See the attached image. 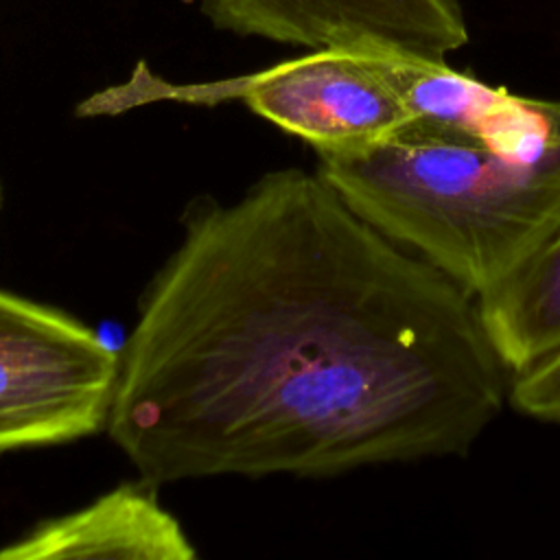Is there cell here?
Segmentation results:
<instances>
[{
  "label": "cell",
  "instance_id": "30bf717a",
  "mask_svg": "<svg viewBox=\"0 0 560 560\" xmlns=\"http://www.w3.org/2000/svg\"><path fill=\"white\" fill-rule=\"evenodd\" d=\"M0 199H2V195H0Z\"/></svg>",
  "mask_w": 560,
  "mask_h": 560
},
{
  "label": "cell",
  "instance_id": "9c48e42d",
  "mask_svg": "<svg viewBox=\"0 0 560 560\" xmlns=\"http://www.w3.org/2000/svg\"><path fill=\"white\" fill-rule=\"evenodd\" d=\"M508 405L521 416L560 422V346L525 370L510 374Z\"/></svg>",
  "mask_w": 560,
  "mask_h": 560
},
{
  "label": "cell",
  "instance_id": "8992f818",
  "mask_svg": "<svg viewBox=\"0 0 560 560\" xmlns=\"http://www.w3.org/2000/svg\"><path fill=\"white\" fill-rule=\"evenodd\" d=\"M55 558H129L190 560L195 549L179 521L166 512L155 483H122L90 505L37 523L11 545L0 560Z\"/></svg>",
  "mask_w": 560,
  "mask_h": 560
},
{
  "label": "cell",
  "instance_id": "3957f363",
  "mask_svg": "<svg viewBox=\"0 0 560 560\" xmlns=\"http://www.w3.org/2000/svg\"><path fill=\"white\" fill-rule=\"evenodd\" d=\"M214 105L238 98L252 112L298 136L317 155L361 153L411 125V116L385 77L381 52L315 50L273 68L234 79L173 85L142 66L129 83L96 94L81 114H114L149 101Z\"/></svg>",
  "mask_w": 560,
  "mask_h": 560
},
{
  "label": "cell",
  "instance_id": "ba28073f",
  "mask_svg": "<svg viewBox=\"0 0 560 560\" xmlns=\"http://www.w3.org/2000/svg\"><path fill=\"white\" fill-rule=\"evenodd\" d=\"M381 63L418 129L440 133L483 131L499 120L512 98V92L457 72L446 61L381 52Z\"/></svg>",
  "mask_w": 560,
  "mask_h": 560
},
{
  "label": "cell",
  "instance_id": "7a4b0ae2",
  "mask_svg": "<svg viewBox=\"0 0 560 560\" xmlns=\"http://www.w3.org/2000/svg\"><path fill=\"white\" fill-rule=\"evenodd\" d=\"M317 158L361 219L472 298L560 230V101L512 94L483 131L409 125L368 151Z\"/></svg>",
  "mask_w": 560,
  "mask_h": 560
},
{
  "label": "cell",
  "instance_id": "5b68a950",
  "mask_svg": "<svg viewBox=\"0 0 560 560\" xmlns=\"http://www.w3.org/2000/svg\"><path fill=\"white\" fill-rule=\"evenodd\" d=\"M221 31L313 50L444 61L468 42L457 0H199Z\"/></svg>",
  "mask_w": 560,
  "mask_h": 560
},
{
  "label": "cell",
  "instance_id": "52a82bcc",
  "mask_svg": "<svg viewBox=\"0 0 560 560\" xmlns=\"http://www.w3.org/2000/svg\"><path fill=\"white\" fill-rule=\"evenodd\" d=\"M477 302L488 339L510 374L556 350L560 346V230Z\"/></svg>",
  "mask_w": 560,
  "mask_h": 560
},
{
  "label": "cell",
  "instance_id": "6da1fadb",
  "mask_svg": "<svg viewBox=\"0 0 560 560\" xmlns=\"http://www.w3.org/2000/svg\"><path fill=\"white\" fill-rule=\"evenodd\" d=\"M479 302L315 171L199 201L142 293L107 422L149 483L466 455L508 402Z\"/></svg>",
  "mask_w": 560,
  "mask_h": 560
},
{
  "label": "cell",
  "instance_id": "277c9868",
  "mask_svg": "<svg viewBox=\"0 0 560 560\" xmlns=\"http://www.w3.org/2000/svg\"><path fill=\"white\" fill-rule=\"evenodd\" d=\"M118 370L83 322L0 289V453L107 431Z\"/></svg>",
  "mask_w": 560,
  "mask_h": 560
}]
</instances>
